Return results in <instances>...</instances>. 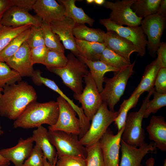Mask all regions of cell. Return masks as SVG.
I'll return each mask as SVG.
<instances>
[{
	"instance_id": "d6a6232c",
	"label": "cell",
	"mask_w": 166,
	"mask_h": 166,
	"mask_svg": "<svg viewBox=\"0 0 166 166\" xmlns=\"http://www.w3.org/2000/svg\"><path fill=\"white\" fill-rule=\"evenodd\" d=\"M41 27L43 34L45 46L48 49L63 53L65 48L58 36L52 31L50 24L42 22Z\"/></svg>"
},
{
	"instance_id": "4316f807",
	"label": "cell",
	"mask_w": 166,
	"mask_h": 166,
	"mask_svg": "<svg viewBox=\"0 0 166 166\" xmlns=\"http://www.w3.org/2000/svg\"><path fill=\"white\" fill-rule=\"evenodd\" d=\"M75 41L81 57L91 61L100 60L102 53L106 47L105 43L89 42L76 38Z\"/></svg>"
},
{
	"instance_id": "7bdbcfd3",
	"label": "cell",
	"mask_w": 166,
	"mask_h": 166,
	"mask_svg": "<svg viewBox=\"0 0 166 166\" xmlns=\"http://www.w3.org/2000/svg\"><path fill=\"white\" fill-rule=\"evenodd\" d=\"M155 91L161 93H166V67L159 70L155 81Z\"/></svg>"
},
{
	"instance_id": "ba28073f",
	"label": "cell",
	"mask_w": 166,
	"mask_h": 166,
	"mask_svg": "<svg viewBox=\"0 0 166 166\" xmlns=\"http://www.w3.org/2000/svg\"><path fill=\"white\" fill-rule=\"evenodd\" d=\"M85 86L80 94L74 93L75 99L81 104L84 113L90 121L103 102L100 93L90 73L84 77Z\"/></svg>"
},
{
	"instance_id": "e0dca14e",
	"label": "cell",
	"mask_w": 166,
	"mask_h": 166,
	"mask_svg": "<svg viewBox=\"0 0 166 166\" xmlns=\"http://www.w3.org/2000/svg\"><path fill=\"white\" fill-rule=\"evenodd\" d=\"M34 82L37 85H44L58 93L71 105L78 115L80 124V132L79 138L81 139L88 130L90 125V121L85 115L81 107L75 104L61 91L55 82L47 78L42 77L40 73L37 74L34 78Z\"/></svg>"
},
{
	"instance_id": "44dd1931",
	"label": "cell",
	"mask_w": 166,
	"mask_h": 166,
	"mask_svg": "<svg viewBox=\"0 0 166 166\" xmlns=\"http://www.w3.org/2000/svg\"><path fill=\"white\" fill-rule=\"evenodd\" d=\"M104 43L106 47L130 62L131 54L133 52H137L136 48L132 42L113 31H107L106 33Z\"/></svg>"
},
{
	"instance_id": "11a10c76",
	"label": "cell",
	"mask_w": 166,
	"mask_h": 166,
	"mask_svg": "<svg viewBox=\"0 0 166 166\" xmlns=\"http://www.w3.org/2000/svg\"><path fill=\"white\" fill-rule=\"evenodd\" d=\"M163 166H166V160L165 159Z\"/></svg>"
},
{
	"instance_id": "4fadbf2b",
	"label": "cell",
	"mask_w": 166,
	"mask_h": 166,
	"mask_svg": "<svg viewBox=\"0 0 166 166\" xmlns=\"http://www.w3.org/2000/svg\"><path fill=\"white\" fill-rule=\"evenodd\" d=\"M124 126L116 134L108 128L99 140L105 166H119V151Z\"/></svg>"
},
{
	"instance_id": "f1b7e54d",
	"label": "cell",
	"mask_w": 166,
	"mask_h": 166,
	"mask_svg": "<svg viewBox=\"0 0 166 166\" xmlns=\"http://www.w3.org/2000/svg\"><path fill=\"white\" fill-rule=\"evenodd\" d=\"M161 0H135L131 8L136 15L142 19L156 13Z\"/></svg>"
},
{
	"instance_id": "6da1fadb",
	"label": "cell",
	"mask_w": 166,
	"mask_h": 166,
	"mask_svg": "<svg viewBox=\"0 0 166 166\" xmlns=\"http://www.w3.org/2000/svg\"><path fill=\"white\" fill-rule=\"evenodd\" d=\"M3 89L0 99V115L10 120H16L37 98L34 89L25 81H21Z\"/></svg>"
},
{
	"instance_id": "7c38bea8",
	"label": "cell",
	"mask_w": 166,
	"mask_h": 166,
	"mask_svg": "<svg viewBox=\"0 0 166 166\" xmlns=\"http://www.w3.org/2000/svg\"><path fill=\"white\" fill-rule=\"evenodd\" d=\"M59 108L57 120L55 124L48 126V130H59L79 135L80 124L76 113L71 105L63 97L59 96L57 101Z\"/></svg>"
},
{
	"instance_id": "d4e9b609",
	"label": "cell",
	"mask_w": 166,
	"mask_h": 166,
	"mask_svg": "<svg viewBox=\"0 0 166 166\" xmlns=\"http://www.w3.org/2000/svg\"><path fill=\"white\" fill-rule=\"evenodd\" d=\"M79 59L82 61L89 69L90 73L100 93L103 89V85L105 74L108 72H114L120 69L100 60L91 61L82 57H81Z\"/></svg>"
},
{
	"instance_id": "f5cc1de1",
	"label": "cell",
	"mask_w": 166,
	"mask_h": 166,
	"mask_svg": "<svg viewBox=\"0 0 166 166\" xmlns=\"http://www.w3.org/2000/svg\"><path fill=\"white\" fill-rule=\"evenodd\" d=\"M3 90V88L0 87V99L2 95ZM3 133L4 132L2 129V127L0 124V136H1Z\"/></svg>"
},
{
	"instance_id": "60d3db41",
	"label": "cell",
	"mask_w": 166,
	"mask_h": 166,
	"mask_svg": "<svg viewBox=\"0 0 166 166\" xmlns=\"http://www.w3.org/2000/svg\"><path fill=\"white\" fill-rule=\"evenodd\" d=\"M85 159L80 157L66 156L58 158L55 166H86Z\"/></svg>"
},
{
	"instance_id": "9c48e42d",
	"label": "cell",
	"mask_w": 166,
	"mask_h": 166,
	"mask_svg": "<svg viewBox=\"0 0 166 166\" xmlns=\"http://www.w3.org/2000/svg\"><path fill=\"white\" fill-rule=\"evenodd\" d=\"M166 18L157 13L142 19L140 26L147 37L146 47L150 56L154 57L161 43L160 40L166 26Z\"/></svg>"
},
{
	"instance_id": "cb8c5ba5",
	"label": "cell",
	"mask_w": 166,
	"mask_h": 166,
	"mask_svg": "<svg viewBox=\"0 0 166 166\" xmlns=\"http://www.w3.org/2000/svg\"><path fill=\"white\" fill-rule=\"evenodd\" d=\"M162 68L160 60L157 57L146 66L140 82L131 95L144 92L148 93L154 88L156 78L159 70Z\"/></svg>"
},
{
	"instance_id": "5b68a950",
	"label": "cell",
	"mask_w": 166,
	"mask_h": 166,
	"mask_svg": "<svg viewBox=\"0 0 166 166\" xmlns=\"http://www.w3.org/2000/svg\"><path fill=\"white\" fill-rule=\"evenodd\" d=\"M155 90L154 88L148 93L138 111L130 112L127 115L121 138L130 145L138 147L145 143L142 122L147 102Z\"/></svg>"
},
{
	"instance_id": "e575fe53",
	"label": "cell",
	"mask_w": 166,
	"mask_h": 166,
	"mask_svg": "<svg viewBox=\"0 0 166 166\" xmlns=\"http://www.w3.org/2000/svg\"><path fill=\"white\" fill-rule=\"evenodd\" d=\"M100 60L120 69L131 64V62L106 47L102 52Z\"/></svg>"
},
{
	"instance_id": "9a60e30c",
	"label": "cell",
	"mask_w": 166,
	"mask_h": 166,
	"mask_svg": "<svg viewBox=\"0 0 166 166\" xmlns=\"http://www.w3.org/2000/svg\"><path fill=\"white\" fill-rule=\"evenodd\" d=\"M121 156L120 166H144L141 161L149 153H155L156 150L153 142L145 143L138 147L130 145L121 139Z\"/></svg>"
},
{
	"instance_id": "30bf717a",
	"label": "cell",
	"mask_w": 166,
	"mask_h": 166,
	"mask_svg": "<svg viewBox=\"0 0 166 166\" xmlns=\"http://www.w3.org/2000/svg\"><path fill=\"white\" fill-rule=\"evenodd\" d=\"M135 0H117L115 2H105L103 6L111 10L109 18L116 24L129 26L140 25L142 18L138 17L131 7Z\"/></svg>"
},
{
	"instance_id": "277c9868",
	"label": "cell",
	"mask_w": 166,
	"mask_h": 166,
	"mask_svg": "<svg viewBox=\"0 0 166 166\" xmlns=\"http://www.w3.org/2000/svg\"><path fill=\"white\" fill-rule=\"evenodd\" d=\"M135 61L126 67L114 72L110 78L104 77V87L100 93L102 102L106 103L109 109L114 112V107L119 101L125 90L129 78L134 72L133 70Z\"/></svg>"
},
{
	"instance_id": "c3c4849f",
	"label": "cell",
	"mask_w": 166,
	"mask_h": 166,
	"mask_svg": "<svg viewBox=\"0 0 166 166\" xmlns=\"http://www.w3.org/2000/svg\"><path fill=\"white\" fill-rule=\"evenodd\" d=\"M10 164V161L0 154V166H9Z\"/></svg>"
},
{
	"instance_id": "8d00e7d4",
	"label": "cell",
	"mask_w": 166,
	"mask_h": 166,
	"mask_svg": "<svg viewBox=\"0 0 166 166\" xmlns=\"http://www.w3.org/2000/svg\"><path fill=\"white\" fill-rule=\"evenodd\" d=\"M86 148V166H105L99 141Z\"/></svg>"
},
{
	"instance_id": "3957f363",
	"label": "cell",
	"mask_w": 166,
	"mask_h": 166,
	"mask_svg": "<svg viewBox=\"0 0 166 166\" xmlns=\"http://www.w3.org/2000/svg\"><path fill=\"white\" fill-rule=\"evenodd\" d=\"M67 57L68 61L65 66L47 69L59 76L63 83L74 93L80 94L83 89V79L89 72L88 68L82 61L72 53L68 54Z\"/></svg>"
},
{
	"instance_id": "681fc988",
	"label": "cell",
	"mask_w": 166,
	"mask_h": 166,
	"mask_svg": "<svg viewBox=\"0 0 166 166\" xmlns=\"http://www.w3.org/2000/svg\"><path fill=\"white\" fill-rule=\"evenodd\" d=\"M155 160L154 158L151 157L148 159L146 161V166H154Z\"/></svg>"
},
{
	"instance_id": "f6af8a7d",
	"label": "cell",
	"mask_w": 166,
	"mask_h": 166,
	"mask_svg": "<svg viewBox=\"0 0 166 166\" xmlns=\"http://www.w3.org/2000/svg\"><path fill=\"white\" fill-rule=\"evenodd\" d=\"M156 54L160 60L162 68L166 67V43L161 42L157 50Z\"/></svg>"
},
{
	"instance_id": "f35d334b",
	"label": "cell",
	"mask_w": 166,
	"mask_h": 166,
	"mask_svg": "<svg viewBox=\"0 0 166 166\" xmlns=\"http://www.w3.org/2000/svg\"><path fill=\"white\" fill-rule=\"evenodd\" d=\"M26 42L30 49L45 45L43 34L41 27L31 26L30 33Z\"/></svg>"
},
{
	"instance_id": "603a6c76",
	"label": "cell",
	"mask_w": 166,
	"mask_h": 166,
	"mask_svg": "<svg viewBox=\"0 0 166 166\" xmlns=\"http://www.w3.org/2000/svg\"><path fill=\"white\" fill-rule=\"evenodd\" d=\"M32 137L35 145L41 149L48 161L51 165H55L57 155L55 147L49 140L47 129L42 125L33 131Z\"/></svg>"
},
{
	"instance_id": "6f0895ef",
	"label": "cell",
	"mask_w": 166,
	"mask_h": 166,
	"mask_svg": "<svg viewBox=\"0 0 166 166\" xmlns=\"http://www.w3.org/2000/svg\"></svg>"
},
{
	"instance_id": "ac0fdd59",
	"label": "cell",
	"mask_w": 166,
	"mask_h": 166,
	"mask_svg": "<svg viewBox=\"0 0 166 166\" xmlns=\"http://www.w3.org/2000/svg\"><path fill=\"white\" fill-rule=\"evenodd\" d=\"M32 10L42 22L49 24L65 17L64 6L55 0H36Z\"/></svg>"
},
{
	"instance_id": "1f68e13d",
	"label": "cell",
	"mask_w": 166,
	"mask_h": 166,
	"mask_svg": "<svg viewBox=\"0 0 166 166\" xmlns=\"http://www.w3.org/2000/svg\"><path fill=\"white\" fill-rule=\"evenodd\" d=\"M31 25H26L18 27L0 26V52L15 37L25 30L30 28Z\"/></svg>"
},
{
	"instance_id": "f546056e",
	"label": "cell",
	"mask_w": 166,
	"mask_h": 166,
	"mask_svg": "<svg viewBox=\"0 0 166 166\" xmlns=\"http://www.w3.org/2000/svg\"><path fill=\"white\" fill-rule=\"evenodd\" d=\"M30 32V28L21 33L14 38L0 52V61L6 62L18 50L27 40Z\"/></svg>"
},
{
	"instance_id": "d590c367",
	"label": "cell",
	"mask_w": 166,
	"mask_h": 166,
	"mask_svg": "<svg viewBox=\"0 0 166 166\" xmlns=\"http://www.w3.org/2000/svg\"><path fill=\"white\" fill-rule=\"evenodd\" d=\"M68 61L64 53L48 49L47 54L43 65L47 69L52 68H61L65 66Z\"/></svg>"
},
{
	"instance_id": "7a4b0ae2",
	"label": "cell",
	"mask_w": 166,
	"mask_h": 166,
	"mask_svg": "<svg viewBox=\"0 0 166 166\" xmlns=\"http://www.w3.org/2000/svg\"><path fill=\"white\" fill-rule=\"evenodd\" d=\"M59 108L57 101H51L30 103L20 116L14 122V128H38L43 124L49 126L54 125L57 120Z\"/></svg>"
},
{
	"instance_id": "83f0119b",
	"label": "cell",
	"mask_w": 166,
	"mask_h": 166,
	"mask_svg": "<svg viewBox=\"0 0 166 166\" xmlns=\"http://www.w3.org/2000/svg\"><path fill=\"white\" fill-rule=\"evenodd\" d=\"M105 33L100 29L89 28L85 24H76L73 29L75 38L89 42L104 43Z\"/></svg>"
},
{
	"instance_id": "7402d4cb",
	"label": "cell",
	"mask_w": 166,
	"mask_h": 166,
	"mask_svg": "<svg viewBox=\"0 0 166 166\" xmlns=\"http://www.w3.org/2000/svg\"><path fill=\"white\" fill-rule=\"evenodd\" d=\"M149 139L153 141L156 148L166 151V122L161 116H152L147 126Z\"/></svg>"
},
{
	"instance_id": "8992f818",
	"label": "cell",
	"mask_w": 166,
	"mask_h": 166,
	"mask_svg": "<svg viewBox=\"0 0 166 166\" xmlns=\"http://www.w3.org/2000/svg\"><path fill=\"white\" fill-rule=\"evenodd\" d=\"M118 113V111L110 110L107 104L103 102L91 120L88 130L79 139L80 143L88 147L98 142Z\"/></svg>"
},
{
	"instance_id": "8fae6325",
	"label": "cell",
	"mask_w": 166,
	"mask_h": 166,
	"mask_svg": "<svg viewBox=\"0 0 166 166\" xmlns=\"http://www.w3.org/2000/svg\"><path fill=\"white\" fill-rule=\"evenodd\" d=\"M99 22L106 28L107 31L115 32L120 36L132 42L136 48L140 56L143 57L145 55L147 44V37L140 26L125 27L120 26L112 22L109 18L100 19Z\"/></svg>"
},
{
	"instance_id": "bcb514c9",
	"label": "cell",
	"mask_w": 166,
	"mask_h": 166,
	"mask_svg": "<svg viewBox=\"0 0 166 166\" xmlns=\"http://www.w3.org/2000/svg\"><path fill=\"white\" fill-rule=\"evenodd\" d=\"M12 6V0H0V18H2L6 11Z\"/></svg>"
},
{
	"instance_id": "52a82bcc",
	"label": "cell",
	"mask_w": 166,
	"mask_h": 166,
	"mask_svg": "<svg viewBox=\"0 0 166 166\" xmlns=\"http://www.w3.org/2000/svg\"><path fill=\"white\" fill-rule=\"evenodd\" d=\"M51 144L55 147L57 157L76 156L86 159L87 148L80 142L78 136L63 131L48 130Z\"/></svg>"
},
{
	"instance_id": "9f6ffc18",
	"label": "cell",
	"mask_w": 166,
	"mask_h": 166,
	"mask_svg": "<svg viewBox=\"0 0 166 166\" xmlns=\"http://www.w3.org/2000/svg\"><path fill=\"white\" fill-rule=\"evenodd\" d=\"M1 18H0V26L1 25Z\"/></svg>"
},
{
	"instance_id": "4dcf8cb0",
	"label": "cell",
	"mask_w": 166,
	"mask_h": 166,
	"mask_svg": "<svg viewBox=\"0 0 166 166\" xmlns=\"http://www.w3.org/2000/svg\"><path fill=\"white\" fill-rule=\"evenodd\" d=\"M142 94L131 95L128 99L124 100L120 105L118 114L114 121L118 131L124 126L128 111L136 106Z\"/></svg>"
},
{
	"instance_id": "484cf974",
	"label": "cell",
	"mask_w": 166,
	"mask_h": 166,
	"mask_svg": "<svg viewBox=\"0 0 166 166\" xmlns=\"http://www.w3.org/2000/svg\"><path fill=\"white\" fill-rule=\"evenodd\" d=\"M60 3L64 6L65 16L72 19L77 24H87L92 26L94 22V19L86 14L81 8L75 5L76 0H59Z\"/></svg>"
},
{
	"instance_id": "816d5d0a",
	"label": "cell",
	"mask_w": 166,
	"mask_h": 166,
	"mask_svg": "<svg viewBox=\"0 0 166 166\" xmlns=\"http://www.w3.org/2000/svg\"><path fill=\"white\" fill-rule=\"evenodd\" d=\"M105 0H94V2L98 5H102L104 4Z\"/></svg>"
},
{
	"instance_id": "ee69618b",
	"label": "cell",
	"mask_w": 166,
	"mask_h": 166,
	"mask_svg": "<svg viewBox=\"0 0 166 166\" xmlns=\"http://www.w3.org/2000/svg\"><path fill=\"white\" fill-rule=\"evenodd\" d=\"M36 0H12L13 6H15L28 11L32 10Z\"/></svg>"
},
{
	"instance_id": "db71d44e",
	"label": "cell",
	"mask_w": 166,
	"mask_h": 166,
	"mask_svg": "<svg viewBox=\"0 0 166 166\" xmlns=\"http://www.w3.org/2000/svg\"><path fill=\"white\" fill-rule=\"evenodd\" d=\"M94 0H86V1L88 4H91L94 2Z\"/></svg>"
},
{
	"instance_id": "5bb4252c",
	"label": "cell",
	"mask_w": 166,
	"mask_h": 166,
	"mask_svg": "<svg viewBox=\"0 0 166 166\" xmlns=\"http://www.w3.org/2000/svg\"><path fill=\"white\" fill-rule=\"evenodd\" d=\"M75 24L72 19L66 17L61 20L50 24L52 31L58 36L64 48L70 51L71 53L79 59L81 56L77 47L75 38L73 34V29Z\"/></svg>"
},
{
	"instance_id": "ab89813d",
	"label": "cell",
	"mask_w": 166,
	"mask_h": 166,
	"mask_svg": "<svg viewBox=\"0 0 166 166\" xmlns=\"http://www.w3.org/2000/svg\"><path fill=\"white\" fill-rule=\"evenodd\" d=\"M43 156L41 149L35 145L30 156L24 161L22 166H44Z\"/></svg>"
},
{
	"instance_id": "d6986e66",
	"label": "cell",
	"mask_w": 166,
	"mask_h": 166,
	"mask_svg": "<svg viewBox=\"0 0 166 166\" xmlns=\"http://www.w3.org/2000/svg\"><path fill=\"white\" fill-rule=\"evenodd\" d=\"M30 48L26 41L6 63L22 77H31L34 70L30 55Z\"/></svg>"
},
{
	"instance_id": "b9f144b4",
	"label": "cell",
	"mask_w": 166,
	"mask_h": 166,
	"mask_svg": "<svg viewBox=\"0 0 166 166\" xmlns=\"http://www.w3.org/2000/svg\"><path fill=\"white\" fill-rule=\"evenodd\" d=\"M48 49L44 45L30 49V55L33 65L43 64L46 56Z\"/></svg>"
},
{
	"instance_id": "836d02e7",
	"label": "cell",
	"mask_w": 166,
	"mask_h": 166,
	"mask_svg": "<svg viewBox=\"0 0 166 166\" xmlns=\"http://www.w3.org/2000/svg\"><path fill=\"white\" fill-rule=\"evenodd\" d=\"M22 77L6 63L0 61V87L3 88L22 81Z\"/></svg>"
},
{
	"instance_id": "ffe728a7",
	"label": "cell",
	"mask_w": 166,
	"mask_h": 166,
	"mask_svg": "<svg viewBox=\"0 0 166 166\" xmlns=\"http://www.w3.org/2000/svg\"><path fill=\"white\" fill-rule=\"evenodd\" d=\"M34 142L32 136L25 139L21 137L15 146L1 149L0 154L6 159L11 161L15 166H22L25 160L31 153Z\"/></svg>"
},
{
	"instance_id": "f907efd6",
	"label": "cell",
	"mask_w": 166,
	"mask_h": 166,
	"mask_svg": "<svg viewBox=\"0 0 166 166\" xmlns=\"http://www.w3.org/2000/svg\"><path fill=\"white\" fill-rule=\"evenodd\" d=\"M43 160L44 166H55V165H51L50 164L46 158L44 156L43 158Z\"/></svg>"
},
{
	"instance_id": "7dc6e473",
	"label": "cell",
	"mask_w": 166,
	"mask_h": 166,
	"mask_svg": "<svg viewBox=\"0 0 166 166\" xmlns=\"http://www.w3.org/2000/svg\"><path fill=\"white\" fill-rule=\"evenodd\" d=\"M156 13L166 18V0H161Z\"/></svg>"
},
{
	"instance_id": "2e32d148",
	"label": "cell",
	"mask_w": 166,
	"mask_h": 166,
	"mask_svg": "<svg viewBox=\"0 0 166 166\" xmlns=\"http://www.w3.org/2000/svg\"><path fill=\"white\" fill-rule=\"evenodd\" d=\"M42 20L33 15L29 11L15 6H12L5 13L1 20L3 26L18 27L26 25L41 27Z\"/></svg>"
},
{
	"instance_id": "74e56055",
	"label": "cell",
	"mask_w": 166,
	"mask_h": 166,
	"mask_svg": "<svg viewBox=\"0 0 166 166\" xmlns=\"http://www.w3.org/2000/svg\"><path fill=\"white\" fill-rule=\"evenodd\" d=\"M153 98L147 102L144 118H147L151 113H156L160 108L166 105V93L153 92Z\"/></svg>"
}]
</instances>
